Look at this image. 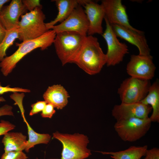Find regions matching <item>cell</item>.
Returning a JSON list of instances; mask_svg holds the SVG:
<instances>
[{
    "label": "cell",
    "instance_id": "484cf974",
    "mask_svg": "<svg viewBox=\"0 0 159 159\" xmlns=\"http://www.w3.org/2000/svg\"><path fill=\"white\" fill-rule=\"evenodd\" d=\"M46 104L47 103L43 101H38L32 104L31 105L32 109L29 113V116H33L42 112Z\"/></svg>",
    "mask_w": 159,
    "mask_h": 159
},
{
    "label": "cell",
    "instance_id": "2e32d148",
    "mask_svg": "<svg viewBox=\"0 0 159 159\" xmlns=\"http://www.w3.org/2000/svg\"><path fill=\"white\" fill-rule=\"evenodd\" d=\"M43 97L47 103L52 104L57 109H62L66 106L69 97L64 87L58 84L49 87Z\"/></svg>",
    "mask_w": 159,
    "mask_h": 159
},
{
    "label": "cell",
    "instance_id": "4dcf8cb0",
    "mask_svg": "<svg viewBox=\"0 0 159 159\" xmlns=\"http://www.w3.org/2000/svg\"><path fill=\"white\" fill-rule=\"evenodd\" d=\"M6 32L7 30L0 19V44L5 38Z\"/></svg>",
    "mask_w": 159,
    "mask_h": 159
},
{
    "label": "cell",
    "instance_id": "52a82bcc",
    "mask_svg": "<svg viewBox=\"0 0 159 159\" xmlns=\"http://www.w3.org/2000/svg\"><path fill=\"white\" fill-rule=\"evenodd\" d=\"M150 85V80L132 77L125 79L117 90L121 103L140 102L147 95Z\"/></svg>",
    "mask_w": 159,
    "mask_h": 159
},
{
    "label": "cell",
    "instance_id": "9a60e30c",
    "mask_svg": "<svg viewBox=\"0 0 159 159\" xmlns=\"http://www.w3.org/2000/svg\"><path fill=\"white\" fill-rule=\"evenodd\" d=\"M110 25L117 37L125 40L137 47L139 51V54H150V50L144 34L138 33L119 25Z\"/></svg>",
    "mask_w": 159,
    "mask_h": 159
},
{
    "label": "cell",
    "instance_id": "4316f807",
    "mask_svg": "<svg viewBox=\"0 0 159 159\" xmlns=\"http://www.w3.org/2000/svg\"><path fill=\"white\" fill-rule=\"evenodd\" d=\"M21 1L26 9L29 11H33L37 7H42L40 0H22Z\"/></svg>",
    "mask_w": 159,
    "mask_h": 159
},
{
    "label": "cell",
    "instance_id": "5bb4252c",
    "mask_svg": "<svg viewBox=\"0 0 159 159\" xmlns=\"http://www.w3.org/2000/svg\"><path fill=\"white\" fill-rule=\"evenodd\" d=\"M27 10L21 0H12L9 5L4 6L0 13V19L6 30L18 28L19 18Z\"/></svg>",
    "mask_w": 159,
    "mask_h": 159
},
{
    "label": "cell",
    "instance_id": "8fae6325",
    "mask_svg": "<svg viewBox=\"0 0 159 159\" xmlns=\"http://www.w3.org/2000/svg\"><path fill=\"white\" fill-rule=\"evenodd\" d=\"M105 13V17L110 24L123 26L138 33L143 32L135 29L130 24L126 8L121 0H103L101 4Z\"/></svg>",
    "mask_w": 159,
    "mask_h": 159
},
{
    "label": "cell",
    "instance_id": "d6986e66",
    "mask_svg": "<svg viewBox=\"0 0 159 159\" xmlns=\"http://www.w3.org/2000/svg\"><path fill=\"white\" fill-rule=\"evenodd\" d=\"M140 102L150 105L153 112L149 117L151 121L159 122V83L158 80L151 85L146 97Z\"/></svg>",
    "mask_w": 159,
    "mask_h": 159
},
{
    "label": "cell",
    "instance_id": "5b68a950",
    "mask_svg": "<svg viewBox=\"0 0 159 159\" xmlns=\"http://www.w3.org/2000/svg\"><path fill=\"white\" fill-rule=\"evenodd\" d=\"M42 9V7H37L21 16L18 38L20 41L37 38L49 30L44 22L46 17Z\"/></svg>",
    "mask_w": 159,
    "mask_h": 159
},
{
    "label": "cell",
    "instance_id": "f546056e",
    "mask_svg": "<svg viewBox=\"0 0 159 159\" xmlns=\"http://www.w3.org/2000/svg\"><path fill=\"white\" fill-rule=\"evenodd\" d=\"M13 107L11 105L6 104L0 107V117L8 115L13 116Z\"/></svg>",
    "mask_w": 159,
    "mask_h": 159
},
{
    "label": "cell",
    "instance_id": "ffe728a7",
    "mask_svg": "<svg viewBox=\"0 0 159 159\" xmlns=\"http://www.w3.org/2000/svg\"><path fill=\"white\" fill-rule=\"evenodd\" d=\"M148 146H131L123 150L116 152L97 151L103 155H109L113 159H141L144 156L148 150Z\"/></svg>",
    "mask_w": 159,
    "mask_h": 159
},
{
    "label": "cell",
    "instance_id": "1f68e13d",
    "mask_svg": "<svg viewBox=\"0 0 159 159\" xmlns=\"http://www.w3.org/2000/svg\"><path fill=\"white\" fill-rule=\"evenodd\" d=\"M10 1L9 0H0V13L4 5Z\"/></svg>",
    "mask_w": 159,
    "mask_h": 159
},
{
    "label": "cell",
    "instance_id": "ac0fdd59",
    "mask_svg": "<svg viewBox=\"0 0 159 159\" xmlns=\"http://www.w3.org/2000/svg\"><path fill=\"white\" fill-rule=\"evenodd\" d=\"M27 141L26 136L21 132H9L4 135L2 142L4 152L18 151L25 150Z\"/></svg>",
    "mask_w": 159,
    "mask_h": 159
},
{
    "label": "cell",
    "instance_id": "44dd1931",
    "mask_svg": "<svg viewBox=\"0 0 159 159\" xmlns=\"http://www.w3.org/2000/svg\"><path fill=\"white\" fill-rule=\"evenodd\" d=\"M21 115L26 125L29 137L25 151L26 152H29L30 149L36 145L40 144H47L49 143L51 139V136L49 134H41L35 132L26 121L24 114Z\"/></svg>",
    "mask_w": 159,
    "mask_h": 159
},
{
    "label": "cell",
    "instance_id": "8992f818",
    "mask_svg": "<svg viewBox=\"0 0 159 159\" xmlns=\"http://www.w3.org/2000/svg\"><path fill=\"white\" fill-rule=\"evenodd\" d=\"M151 123L149 117L131 118L116 121L114 128L122 140L132 142L144 136L150 128Z\"/></svg>",
    "mask_w": 159,
    "mask_h": 159
},
{
    "label": "cell",
    "instance_id": "d4e9b609",
    "mask_svg": "<svg viewBox=\"0 0 159 159\" xmlns=\"http://www.w3.org/2000/svg\"><path fill=\"white\" fill-rule=\"evenodd\" d=\"M15 127V125L9 121L1 120L0 121V136L4 135L14 129Z\"/></svg>",
    "mask_w": 159,
    "mask_h": 159
},
{
    "label": "cell",
    "instance_id": "f1b7e54d",
    "mask_svg": "<svg viewBox=\"0 0 159 159\" xmlns=\"http://www.w3.org/2000/svg\"><path fill=\"white\" fill-rule=\"evenodd\" d=\"M143 159H159V149L153 148L148 149Z\"/></svg>",
    "mask_w": 159,
    "mask_h": 159
},
{
    "label": "cell",
    "instance_id": "7402d4cb",
    "mask_svg": "<svg viewBox=\"0 0 159 159\" xmlns=\"http://www.w3.org/2000/svg\"><path fill=\"white\" fill-rule=\"evenodd\" d=\"M19 37L18 28L7 30L4 39L0 44V62L6 57V51Z\"/></svg>",
    "mask_w": 159,
    "mask_h": 159
},
{
    "label": "cell",
    "instance_id": "e0dca14e",
    "mask_svg": "<svg viewBox=\"0 0 159 159\" xmlns=\"http://www.w3.org/2000/svg\"><path fill=\"white\" fill-rule=\"evenodd\" d=\"M58 12L56 17L49 22L45 23L47 29L54 26L58 22L60 23L65 19L78 6L81 5L82 0H55Z\"/></svg>",
    "mask_w": 159,
    "mask_h": 159
},
{
    "label": "cell",
    "instance_id": "277c9868",
    "mask_svg": "<svg viewBox=\"0 0 159 159\" xmlns=\"http://www.w3.org/2000/svg\"><path fill=\"white\" fill-rule=\"evenodd\" d=\"M53 137L59 140L62 145L60 159H85L92 155L87 148L89 143L88 137L78 133H62L56 131Z\"/></svg>",
    "mask_w": 159,
    "mask_h": 159
},
{
    "label": "cell",
    "instance_id": "83f0119b",
    "mask_svg": "<svg viewBox=\"0 0 159 159\" xmlns=\"http://www.w3.org/2000/svg\"><path fill=\"white\" fill-rule=\"evenodd\" d=\"M54 108V107L52 104L47 103L42 111L41 116L43 118H51L56 112Z\"/></svg>",
    "mask_w": 159,
    "mask_h": 159
},
{
    "label": "cell",
    "instance_id": "30bf717a",
    "mask_svg": "<svg viewBox=\"0 0 159 159\" xmlns=\"http://www.w3.org/2000/svg\"><path fill=\"white\" fill-rule=\"evenodd\" d=\"M153 59L150 54L131 55L127 65V73L130 77L150 80L154 77L156 69Z\"/></svg>",
    "mask_w": 159,
    "mask_h": 159
},
{
    "label": "cell",
    "instance_id": "cb8c5ba5",
    "mask_svg": "<svg viewBox=\"0 0 159 159\" xmlns=\"http://www.w3.org/2000/svg\"><path fill=\"white\" fill-rule=\"evenodd\" d=\"M30 90L27 89L19 87H11L8 85L5 87L2 86L0 82V95L3 94L7 92H29Z\"/></svg>",
    "mask_w": 159,
    "mask_h": 159
},
{
    "label": "cell",
    "instance_id": "836d02e7",
    "mask_svg": "<svg viewBox=\"0 0 159 159\" xmlns=\"http://www.w3.org/2000/svg\"><path fill=\"white\" fill-rule=\"evenodd\" d=\"M37 159H38L37 158Z\"/></svg>",
    "mask_w": 159,
    "mask_h": 159
},
{
    "label": "cell",
    "instance_id": "d6a6232c",
    "mask_svg": "<svg viewBox=\"0 0 159 159\" xmlns=\"http://www.w3.org/2000/svg\"><path fill=\"white\" fill-rule=\"evenodd\" d=\"M6 101L5 99L3 97H0V103L1 102H5Z\"/></svg>",
    "mask_w": 159,
    "mask_h": 159
},
{
    "label": "cell",
    "instance_id": "6da1fadb",
    "mask_svg": "<svg viewBox=\"0 0 159 159\" xmlns=\"http://www.w3.org/2000/svg\"><path fill=\"white\" fill-rule=\"evenodd\" d=\"M56 34L53 30L49 29L37 38L24 41L20 43H16L17 49L11 55L5 57L0 62L1 71L3 75L7 76L17 63L31 51L39 48L43 50L51 45Z\"/></svg>",
    "mask_w": 159,
    "mask_h": 159
},
{
    "label": "cell",
    "instance_id": "9c48e42d",
    "mask_svg": "<svg viewBox=\"0 0 159 159\" xmlns=\"http://www.w3.org/2000/svg\"><path fill=\"white\" fill-rule=\"evenodd\" d=\"M81 6H78L65 19L59 24L51 27L49 29L53 30L56 34L62 32H74L87 36L88 22Z\"/></svg>",
    "mask_w": 159,
    "mask_h": 159
},
{
    "label": "cell",
    "instance_id": "603a6c76",
    "mask_svg": "<svg viewBox=\"0 0 159 159\" xmlns=\"http://www.w3.org/2000/svg\"><path fill=\"white\" fill-rule=\"evenodd\" d=\"M28 157L23 151L4 152L0 159H27Z\"/></svg>",
    "mask_w": 159,
    "mask_h": 159
},
{
    "label": "cell",
    "instance_id": "7c38bea8",
    "mask_svg": "<svg viewBox=\"0 0 159 159\" xmlns=\"http://www.w3.org/2000/svg\"><path fill=\"white\" fill-rule=\"evenodd\" d=\"M152 110L150 105H145L140 102L121 103L114 106L112 114L116 121L131 118L144 119L149 117L148 116Z\"/></svg>",
    "mask_w": 159,
    "mask_h": 159
},
{
    "label": "cell",
    "instance_id": "4fadbf2b",
    "mask_svg": "<svg viewBox=\"0 0 159 159\" xmlns=\"http://www.w3.org/2000/svg\"><path fill=\"white\" fill-rule=\"evenodd\" d=\"M88 22V36L103 33L102 21L105 16L104 9L101 4L90 0H83L82 5Z\"/></svg>",
    "mask_w": 159,
    "mask_h": 159
},
{
    "label": "cell",
    "instance_id": "7a4b0ae2",
    "mask_svg": "<svg viewBox=\"0 0 159 159\" xmlns=\"http://www.w3.org/2000/svg\"><path fill=\"white\" fill-rule=\"evenodd\" d=\"M107 62L106 54L103 52L97 38L87 36L74 63L92 75L100 72Z\"/></svg>",
    "mask_w": 159,
    "mask_h": 159
},
{
    "label": "cell",
    "instance_id": "ba28073f",
    "mask_svg": "<svg viewBox=\"0 0 159 159\" xmlns=\"http://www.w3.org/2000/svg\"><path fill=\"white\" fill-rule=\"evenodd\" d=\"M106 29L102 35L107 46L106 63L107 66H114L122 62L124 56L129 52L127 45L120 42L115 34L112 26L105 17Z\"/></svg>",
    "mask_w": 159,
    "mask_h": 159
},
{
    "label": "cell",
    "instance_id": "3957f363",
    "mask_svg": "<svg viewBox=\"0 0 159 159\" xmlns=\"http://www.w3.org/2000/svg\"><path fill=\"white\" fill-rule=\"evenodd\" d=\"M87 36L74 32L56 34L53 43L63 65L68 63H75Z\"/></svg>",
    "mask_w": 159,
    "mask_h": 159
}]
</instances>
